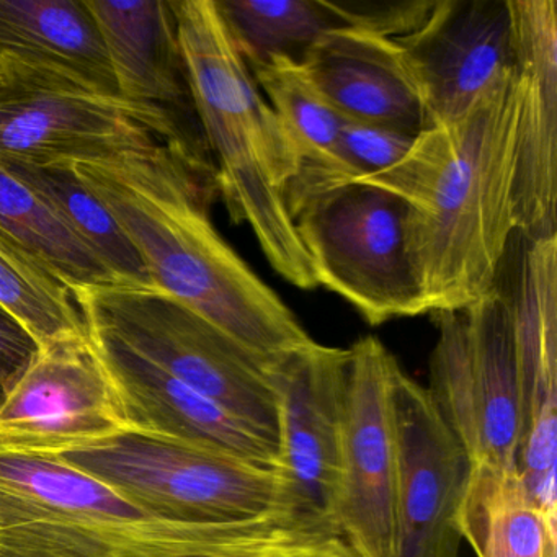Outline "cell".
Segmentation results:
<instances>
[{
  "label": "cell",
  "mask_w": 557,
  "mask_h": 557,
  "mask_svg": "<svg viewBox=\"0 0 557 557\" xmlns=\"http://www.w3.org/2000/svg\"><path fill=\"white\" fill-rule=\"evenodd\" d=\"M518 106L515 67L465 116L417 136L403 161L348 182L406 201L407 253L430 314L465 311L495 288L515 233Z\"/></svg>",
  "instance_id": "6da1fadb"
},
{
  "label": "cell",
  "mask_w": 557,
  "mask_h": 557,
  "mask_svg": "<svg viewBox=\"0 0 557 557\" xmlns=\"http://www.w3.org/2000/svg\"><path fill=\"white\" fill-rule=\"evenodd\" d=\"M73 165L128 234L156 289L272 363L315 344L211 223L197 154L162 146L125 161Z\"/></svg>",
  "instance_id": "7a4b0ae2"
},
{
  "label": "cell",
  "mask_w": 557,
  "mask_h": 557,
  "mask_svg": "<svg viewBox=\"0 0 557 557\" xmlns=\"http://www.w3.org/2000/svg\"><path fill=\"white\" fill-rule=\"evenodd\" d=\"M322 540L278 513L237 523L159 520L54 456L0 453V557H269Z\"/></svg>",
  "instance_id": "3957f363"
},
{
  "label": "cell",
  "mask_w": 557,
  "mask_h": 557,
  "mask_svg": "<svg viewBox=\"0 0 557 557\" xmlns=\"http://www.w3.org/2000/svg\"><path fill=\"white\" fill-rule=\"evenodd\" d=\"M191 106L218 162L216 184L234 223L249 224L276 273L299 289L318 276L286 207L298 161L278 119L240 58L214 0H171Z\"/></svg>",
  "instance_id": "277c9868"
},
{
  "label": "cell",
  "mask_w": 557,
  "mask_h": 557,
  "mask_svg": "<svg viewBox=\"0 0 557 557\" xmlns=\"http://www.w3.org/2000/svg\"><path fill=\"white\" fill-rule=\"evenodd\" d=\"M73 296L87 327L119 338L278 448L276 363L263 360L161 289L102 286Z\"/></svg>",
  "instance_id": "5b68a950"
},
{
  "label": "cell",
  "mask_w": 557,
  "mask_h": 557,
  "mask_svg": "<svg viewBox=\"0 0 557 557\" xmlns=\"http://www.w3.org/2000/svg\"><path fill=\"white\" fill-rule=\"evenodd\" d=\"M54 458L159 520L237 523L278 513L276 471L129 426Z\"/></svg>",
  "instance_id": "8992f818"
},
{
  "label": "cell",
  "mask_w": 557,
  "mask_h": 557,
  "mask_svg": "<svg viewBox=\"0 0 557 557\" xmlns=\"http://www.w3.org/2000/svg\"><path fill=\"white\" fill-rule=\"evenodd\" d=\"M162 146L195 152L181 123L164 110L0 63V161L103 164L152 154Z\"/></svg>",
  "instance_id": "52a82bcc"
},
{
  "label": "cell",
  "mask_w": 557,
  "mask_h": 557,
  "mask_svg": "<svg viewBox=\"0 0 557 557\" xmlns=\"http://www.w3.org/2000/svg\"><path fill=\"white\" fill-rule=\"evenodd\" d=\"M426 386L472 465L517 469L520 384L508 296L492 289L465 311L432 312Z\"/></svg>",
  "instance_id": "ba28073f"
},
{
  "label": "cell",
  "mask_w": 557,
  "mask_h": 557,
  "mask_svg": "<svg viewBox=\"0 0 557 557\" xmlns=\"http://www.w3.org/2000/svg\"><path fill=\"white\" fill-rule=\"evenodd\" d=\"M406 218V201L358 184L312 198L293 214L319 286L370 325L426 312L407 253Z\"/></svg>",
  "instance_id": "9c48e42d"
},
{
  "label": "cell",
  "mask_w": 557,
  "mask_h": 557,
  "mask_svg": "<svg viewBox=\"0 0 557 557\" xmlns=\"http://www.w3.org/2000/svg\"><path fill=\"white\" fill-rule=\"evenodd\" d=\"M348 348L315 342L273 368L280 399L278 515L312 537L341 536Z\"/></svg>",
  "instance_id": "30bf717a"
},
{
  "label": "cell",
  "mask_w": 557,
  "mask_h": 557,
  "mask_svg": "<svg viewBox=\"0 0 557 557\" xmlns=\"http://www.w3.org/2000/svg\"><path fill=\"white\" fill-rule=\"evenodd\" d=\"M348 350L338 530L360 557H399L394 377L400 364L376 337Z\"/></svg>",
  "instance_id": "8fae6325"
},
{
  "label": "cell",
  "mask_w": 557,
  "mask_h": 557,
  "mask_svg": "<svg viewBox=\"0 0 557 557\" xmlns=\"http://www.w3.org/2000/svg\"><path fill=\"white\" fill-rule=\"evenodd\" d=\"M128 429L115 384L87 337L40 347L0 409V453L57 456Z\"/></svg>",
  "instance_id": "7c38bea8"
},
{
  "label": "cell",
  "mask_w": 557,
  "mask_h": 557,
  "mask_svg": "<svg viewBox=\"0 0 557 557\" xmlns=\"http://www.w3.org/2000/svg\"><path fill=\"white\" fill-rule=\"evenodd\" d=\"M394 40L432 126L465 116L517 67L511 0H438L412 34Z\"/></svg>",
  "instance_id": "4fadbf2b"
},
{
  "label": "cell",
  "mask_w": 557,
  "mask_h": 557,
  "mask_svg": "<svg viewBox=\"0 0 557 557\" xmlns=\"http://www.w3.org/2000/svg\"><path fill=\"white\" fill-rule=\"evenodd\" d=\"M399 557H459V508L472 462L425 386L403 368L394 377Z\"/></svg>",
  "instance_id": "5bb4252c"
},
{
  "label": "cell",
  "mask_w": 557,
  "mask_h": 557,
  "mask_svg": "<svg viewBox=\"0 0 557 557\" xmlns=\"http://www.w3.org/2000/svg\"><path fill=\"white\" fill-rule=\"evenodd\" d=\"M520 79L513 220L523 239L557 236V2L511 0Z\"/></svg>",
  "instance_id": "9a60e30c"
},
{
  "label": "cell",
  "mask_w": 557,
  "mask_h": 557,
  "mask_svg": "<svg viewBox=\"0 0 557 557\" xmlns=\"http://www.w3.org/2000/svg\"><path fill=\"white\" fill-rule=\"evenodd\" d=\"M119 393L129 429L177 440L276 471L278 448L252 426L96 327H87Z\"/></svg>",
  "instance_id": "2e32d148"
},
{
  "label": "cell",
  "mask_w": 557,
  "mask_h": 557,
  "mask_svg": "<svg viewBox=\"0 0 557 557\" xmlns=\"http://www.w3.org/2000/svg\"><path fill=\"white\" fill-rule=\"evenodd\" d=\"M299 66L348 122L410 136L432 128L419 84L394 38L337 28L315 41Z\"/></svg>",
  "instance_id": "e0dca14e"
},
{
  "label": "cell",
  "mask_w": 557,
  "mask_h": 557,
  "mask_svg": "<svg viewBox=\"0 0 557 557\" xmlns=\"http://www.w3.org/2000/svg\"><path fill=\"white\" fill-rule=\"evenodd\" d=\"M520 384V449L531 459L557 455V236L524 239L508 296Z\"/></svg>",
  "instance_id": "ac0fdd59"
},
{
  "label": "cell",
  "mask_w": 557,
  "mask_h": 557,
  "mask_svg": "<svg viewBox=\"0 0 557 557\" xmlns=\"http://www.w3.org/2000/svg\"><path fill=\"white\" fill-rule=\"evenodd\" d=\"M122 99L171 113L194 109L171 0H86Z\"/></svg>",
  "instance_id": "d6986e66"
},
{
  "label": "cell",
  "mask_w": 557,
  "mask_h": 557,
  "mask_svg": "<svg viewBox=\"0 0 557 557\" xmlns=\"http://www.w3.org/2000/svg\"><path fill=\"white\" fill-rule=\"evenodd\" d=\"M0 63L44 71L122 99L86 0H0Z\"/></svg>",
  "instance_id": "ffe728a7"
},
{
  "label": "cell",
  "mask_w": 557,
  "mask_h": 557,
  "mask_svg": "<svg viewBox=\"0 0 557 557\" xmlns=\"http://www.w3.org/2000/svg\"><path fill=\"white\" fill-rule=\"evenodd\" d=\"M250 73L265 92L298 161V174L285 191L293 218L312 198L348 184L338 161V139L347 120L321 96L295 61L278 58Z\"/></svg>",
  "instance_id": "44dd1931"
},
{
  "label": "cell",
  "mask_w": 557,
  "mask_h": 557,
  "mask_svg": "<svg viewBox=\"0 0 557 557\" xmlns=\"http://www.w3.org/2000/svg\"><path fill=\"white\" fill-rule=\"evenodd\" d=\"M458 528L475 557H557V523L536 507L517 469L472 465Z\"/></svg>",
  "instance_id": "7402d4cb"
},
{
  "label": "cell",
  "mask_w": 557,
  "mask_h": 557,
  "mask_svg": "<svg viewBox=\"0 0 557 557\" xmlns=\"http://www.w3.org/2000/svg\"><path fill=\"white\" fill-rule=\"evenodd\" d=\"M30 187L61 221L96 253L120 286L154 288L145 260L109 208L87 190L73 164L0 161Z\"/></svg>",
  "instance_id": "603a6c76"
},
{
  "label": "cell",
  "mask_w": 557,
  "mask_h": 557,
  "mask_svg": "<svg viewBox=\"0 0 557 557\" xmlns=\"http://www.w3.org/2000/svg\"><path fill=\"white\" fill-rule=\"evenodd\" d=\"M0 236L8 237L47 267L71 293L120 285L58 214L2 164Z\"/></svg>",
  "instance_id": "cb8c5ba5"
},
{
  "label": "cell",
  "mask_w": 557,
  "mask_h": 557,
  "mask_svg": "<svg viewBox=\"0 0 557 557\" xmlns=\"http://www.w3.org/2000/svg\"><path fill=\"white\" fill-rule=\"evenodd\" d=\"M250 71L285 58L301 64L327 32L345 28L331 0H214Z\"/></svg>",
  "instance_id": "d4e9b609"
},
{
  "label": "cell",
  "mask_w": 557,
  "mask_h": 557,
  "mask_svg": "<svg viewBox=\"0 0 557 557\" xmlns=\"http://www.w3.org/2000/svg\"><path fill=\"white\" fill-rule=\"evenodd\" d=\"M0 308L45 345L87 337L73 293L47 267L0 236Z\"/></svg>",
  "instance_id": "484cf974"
},
{
  "label": "cell",
  "mask_w": 557,
  "mask_h": 557,
  "mask_svg": "<svg viewBox=\"0 0 557 557\" xmlns=\"http://www.w3.org/2000/svg\"><path fill=\"white\" fill-rule=\"evenodd\" d=\"M416 138L386 126L347 120L338 139V161L348 182L380 174L403 161Z\"/></svg>",
  "instance_id": "4316f807"
},
{
  "label": "cell",
  "mask_w": 557,
  "mask_h": 557,
  "mask_svg": "<svg viewBox=\"0 0 557 557\" xmlns=\"http://www.w3.org/2000/svg\"><path fill=\"white\" fill-rule=\"evenodd\" d=\"M344 27L357 28L386 38H399L412 34L429 15L433 2H335Z\"/></svg>",
  "instance_id": "83f0119b"
},
{
  "label": "cell",
  "mask_w": 557,
  "mask_h": 557,
  "mask_svg": "<svg viewBox=\"0 0 557 557\" xmlns=\"http://www.w3.org/2000/svg\"><path fill=\"white\" fill-rule=\"evenodd\" d=\"M40 351L34 335L0 308V409Z\"/></svg>",
  "instance_id": "f1b7e54d"
},
{
  "label": "cell",
  "mask_w": 557,
  "mask_h": 557,
  "mask_svg": "<svg viewBox=\"0 0 557 557\" xmlns=\"http://www.w3.org/2000/svg\"><path fill=\"white\" fill-rule=\"evenodd\" d=\"M269 557H360L357 550L342 536L305 541L280 549Z\"/></svg>",
  "instance_id": "f546056e"
}]
</instances>
